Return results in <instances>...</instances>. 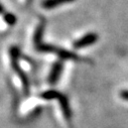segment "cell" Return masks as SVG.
Returning <instances> with one entry per match:
<instances>
[{"instance_id": "1", "label": "cell", "mask_w": 128, "mask_h": 128, "mask_svg": "<svg viewBox=\"0 0 128 128\" xmlns=\"http://www.w3.org/2000/svg\"><path fill=\"white\" fill-rule=\"evenodd\" d=\"M10 54H11V60H12V67H13L14 71L17 73V75H18V77H19V79H20V81L23 85V88H24L25 92H27L28 91V81L26 79L25 74L22 72L21 68L18 65V56H19L18 50L17 48H12Z\"/></svg>"}, {"instance_id": "2", "label": "cell", "mask_w": 128, "mask_h": 128, "mask_svg": "<svg viewBox=\"0 0 128 128\" xmlns=\"http://www.w3.org/2000/svg\"><path fill=\"white\" fill-rule=\"evenodd\" d=\"M98 40V34H96L95 32H89L79 40H77L74 42V48H84L87 46H90L94 44Z\"/></svg>"}, {"instance_id": "3", "label": "cell", "mask_w": 128, "mask_h": 128, "mask_svg": "<svg viewBox=\"0 0 128 128\" xmlns=\"http://www.w3.org/2000/svg\"><path fill=\"white\" fill-rule=\"evenodd\" d=\"M62 62H56L54 67L52 68V71L48 75V82L50 84L54 85L56 84L58 79H60V76L62 74Z\"/></svg>"}, {"instance_id": "4", "label": "cell", "mask_w": 128, "mask_h": 128, "mask_svg": "<svg viewBox=\"0 0 128 128\" xmlns=\"http://www.w3.org/2000/svg\"><path fill=\"white\" fill-rule=\"evenodd\" d=\"M58 101H60V108L62 110V113H64V116L66 117L67 120H70L71 119V110H70V106H69V103H68V100L67 98L65 97V96H62V95H58Z\"/></svg>"}, {"instance_id": "5", "label": "cell", "mask_w": 128, "mask_h": 128, "mask_svg": "<svg viewBox=\"0 0 128 128\" xmlns=\"http://www.w3.org/2000/svg\"><path fill=\"white\" fill-rule=\"evenodd\" d=\"M73 1H75V0H44L42 4V7L46 9H52L64 3H70Z\"/></svg>"}, {"instance_id": "6", "label": "cell", "mask_w": 128, "mask_h": 128, "mask_svg": "<svg viewBox=\"0 0 128 128\" xmlns=\"http://www.w3.org/2000/svg\"><path fill=\"white\" fill-rule=\"evenodd\" d=\"M4 19H5V21H6L8 24H14L15 21H16V17H15L13 14H11V13L5 14V15H4Z\"/></svg>"}, {"instance_id": "7", "label": "cell", "mask_w": 128, "mask_h": 128, "mask_svg": "<svg viewBox=\"0 0 128 128\" xmlns=\"http://www.w3.org/2000/svg\"><path fill=\"white\" fill-rule=\"evenodd\" d=\"M120 97L125 100V101H128V90H123L120 92Z\"/></svg>"}]
</instances>
